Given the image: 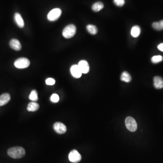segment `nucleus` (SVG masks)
I'll return each instance as SVG.
<instances>
[{
    "label": "nucleus",
    "mask_w": 163,
    "mask_h": 163,
    "mask_svg": "<svg viewBox=\"0 0 163 163\" xmlns=\"http://www.w3.org/2000/svg\"><path fill=\"white\" fill-rule=\"evenodd\" d=\"M7 154L10 157L13 159H20L25 156L26 151L21 147H14L11 148L7 151Z\"/></svg>",
    "instance_id": "obj_1"
},
{
    "label": "nucleus",
    "mask_w": 163,
    "mask_h": 163,
    "mask_svg": "<svg viewBox=\"0 0 163 163\" xmlns=\"http://www.w3.org/2000/svg\"><path fill=\"white\" fill-rule=\"evenodd\" d=\"M77 29L75 25L73 24L68 25L64 28L63 31V35L66 39L72 38L75 35Z\"/></svg>",
    "instance_id": "obj_2"
},
{
    "label": "nucleus",
    "mask_w": 163,
    "mask_h": 163,
    "mask_svg": "<svg viewBox=\"0 0 163 163\" xmlns=\"http://www.w3.org/2000/svg\"><path fill=\"white\" fill-rule=\"evenodd\" d=\"M62 14V11L60 8H55L49 12L47 15V19L49 21H57Z\"/></svg>",
    "instance_id": "obj_3"
},
{
    "label": "nucleus",
    "mask_w": 163,
    "mask_h": 163,
    "mask_svg": "<svg viewBox=\"0 0 163 163\" xmlns=\"http://www.w3.org/2000/svg\"><path fill=\"white\" fill-rule=\"evenodd\" d=\"M30 65V61L26 58H20L15 61L14 65L17 69H23L28 68Z\"/></svg>",
    "instance_id": "obj_4"
},
{
    "label": "nucleus",
    "mask_w": 163,
    "mask_h": 163,
    "mask_svg": "<svg viewBox=\"0 0 163 163\" xmlns=\"http://www.w3.org/2000/svg\"><path fill=\"white\" fill-rule=\"evenodd\" d=\"M125 124L127 129L131 132H134L137 130V123L132 117L128 116L125 119Z\"/></svg>",
    "instance_id": "obj_5"
},
{
    "label": "nucleus",
    "mask_w": 163,
    "mask_h": 163,
    "mask_svg": "<svg viewBox=\"0 0 163 163\" xmlns=\"http://www.w3.org/2000/svg\"><path fill=\"white\" fill-rule=\"evenodd\" d=\"M81 155L77 150H72L69 154V160L72 163H79L81 160Z\"/></svg>",
    "instance_id": "obj_6"
},
{
    "label": "nucleus",
    "mask_w": 163,
    "mask_h": 163,
    "mask_svg": "<svg viewBox=\"0 0 163 163\" xmlns=\"http://www.w3.org/2000/svg\"><path fill=\"white\" fill-rule=\"evenodd\" d=\"M54 129L57 133L63 134L67 131V127L61 122H56L54 125Z\"/></svg>",
    "instance_id": "obj_7"
},
{
    "label": "nucleus",
    "mask_w": 163,
    "mask_h": 163,
    "mask_svg": "<svg viewBox=\"0 0 163 163\" xmlns=\"http://www.w3.org/2000/svg\"><path fill=\"white\" fill-rule=\"evenodd\" d=\"M79 68L80 69L82 74H88L89 71L90 67L89 63L86 60H81L78 64Z\"/></svg>",
    "instance_id": "obj_8"
},
{
    "label": "nucleus",
    "mask_w": 163,
    "mask_h": 163,
    "mask_svg": "<svg viewBox=\"0 0 163 163\" xmlns=\"http://www.w3.org/2000/svg\"><path fill=\"white\" fill-rule=\"evenodd\" d=\"M70 72L73 77L77 79L80 78L82 74V73L78 65L74 64L70 68Z\"/></svg>",
    "instance_id": "obj_9"
},
{
    "label": "nucleus",
    "mask_w": 163,
    "mask_h": 163,
    "mask_svg": "<svg viewBox=\"0 0 163 163\" xmlns=\"http://www.w3.org/2000/svg\"><path fill=\"white\" fill-rule=\"evenodd\" d=\"M10 47L16 51H20L21 50L22 46L20 41L17 39H13L11 40L9 43Z\"/></svg>",
    "instance_id": "obj_10"
},
{
    "label": "nucleus",
    "mask_w": 163,
    "mask_h": 163,
    "mask_svg": "<svg viewBox=\"0 0 163 163\" xmlns=\"http://www.w3.org/2000/svg\"><path fill=\"white\" fill-rule=\"evenodd\" d=\"M14 20L17 26H19L20 28H22L24 27L25 23H24V20L20 13H15L14 15Z\"/></svg>",
    "instance_id": "obj_11"
},
{
    "label": "nucleus",
    "mask_w": 163,
    "mask_h": 163,
    "mask_svg": "<svg viewBox=\"0 0 163 163\" xmlns=\"http://www.w3.org/2000/svg\"><path fill=\"white\" fill-rule=\"evenodd\" d=\"M154 85L155 89H159L163 88V79L161 77L156 76L154 78Z\"/></svg>",
    "instance_id": "obj_12"
},
{
    "label": "nucleus",
    "mask_w": 163,
    "mask_h": 163,
    "mask_svg": "<svg viewBox=\"0 0 163 163\" xmlns=\"http://www.w3.org/2000/svg\"><path fill=\"white\" fill-rule=\"evenodd\" d=\"M11 100V96L9 94H3L0 96V106L6 104Z\"/></svg>",
    "instance_id": "obj_13"
},
{
    "label": "nucleus",
    "mask_w": 163,
    "mask_h": 163,
    "mask_svg": "<svg viewBox=\"0 0 163 163\" xmlns=\"http://www.w3.org/2000/svg\"><path fill=\"white\" fill-rule=\"evenodd\" d=\"M141 30L138 26H135L132 27L130 31L131 35L135 38L138 37L140 35Z\"/></svg>",
    "instance_id": "obj_14"
},
{
    "label": "nucleus",
    "mask_w": 163,
    "mask_h": 163,
    "mask_svg": "<svg viewBox=\"0 0 163 163\" xmlns=\"http://www.w3.org/2000/svg\"><path fill=\"white\" fill-rule=\"evenodd\" d=\"M103 7V3L101 1H98L93 4L91 8H92L93 11H95V12H98L102 10Z\"/></svg>",
    "instance_id": "obj_15"
},
{
    "label": "nucleus",
    "mask_w": 163,
    "mask_h": 163,
    "mask_svg": "<svg viewBox=\"0 0 163 163\" xmlns=\"http://www.w3.org/2000/svg\"><path fill=\"white\" fill-rule=\"evenodd\" d=\"M39 108H40V106L39 104L35 102H31L28 104L27 110L28 111L34 112L38 110Z\"/></svg>",
    "instance_id": "obj_16"
},
{
    "label": "nucleus",
    "mask_w": 163,
    "mask_h": 163,
    "mask_svg": "<svg viewBox=\"0 0 163 163\" xmlns=\"http://www.w3.org/2000/svg\"><path fill=\"white\" fill-rule=\"evenodd\" d=\"M120 79L125 83H129L131 81V76L127 72H123L120 76Z\"/></svg>",
    "instance_id": "obj_17"
},
{
    "label": "nucleus",
    "mask_w": 163,
    "mask_h": 163,
    "mask_svg": "<svg viewBox=\"0 0 163 163\" xmlns=\"http://www.w3.org/2000/svg\"><path fill=\"white\" fill-rule=\"evenodd\" d=\"M86 28L88 32L91 35H96V33H98V28L94 25H88L86 26Z\"/></svg>",
    "instance_id": "obj_18"
},
{
    "label": "nucleus",
    "mask_w": 163,
    "mask_h": 163,
    "mask_svg": "<svg viewBox=\"0 0 163 163\" xmlns=\"http://www.w3.org/2000/svg\"><path fill=\"white\" fill-rule=\"evenodd\" d=\"M152 26L155 30H163V20H161L159 22H154L152 24Z\"/></svg>",
    "instance_id": "obj_19"
},
{
    "label": "nucleus",
    "mask_w": 163,
    "mask_h": 163,
    "mask_svg": "<svg viewBox=\"0 0 163 163\" xmlns=\"http://www.w3.org/2000/svg\"><path fill=\"white\" fill-rule=\"evenodd\" d=\"M29 99L32 101H38V96L37 91L35 90H32L29 96Z\"/></svg>",
    "instance_id": "obj_20"
},
{
    "label": "nucleus",
    "mask_w": 163,
    "mask_h": 163,
    "mask_svg": "<svg viewBox=\"0 0 163 163\" xmlns=\"http://www.w3.org/2000/svg\"><path fill=\"white\" fill-rule=\"evenodd\" d=\"M163 60V57L161 55L154 56L151 58V61L153 64H158Z\"/></svg>",
    "instance_id": "obj_21"
},
{
    "label": "nucleus",
    "mask_w": 163,
    "mask_h": 163,
    "mask_svg": "<svg viewBox=\"0 0 163 163\" xmlns=\"http://www.w3.org/2000/svg\"><path fill=\"white\" fill-rule=\"evenodd\" d=\"M50 100L52 102L54 103H58L60 100L59 95L57 94H54L51 96Z\"/></svg>",
    "instance_id": "obj_22"
},
{
    "label": "nucleus",
    "mask_w": 163,
    "mask_h": 163,
    "mask_svg": "<svg viewBox=\"0 0 163 163\" xmlns=\"http://www.w3.org/2000/svg\"><path fill=\"white\" fill-rule=\"evenodd\" d=\"M113 2L118 6H123L125 3V0H113Z\"/></svg>",
    "instance_id": "obj_23"
},
{
    "label": "nucleus",
    "mask_w": 163,
    "mask_h": 163,
    "mask_svg": "<svg viewBox=\"0 0 163 163\" xmlns=\"http://www.w3.org/2000/svg\"><path fill=\"white\" fill-rule=\"evenodd\" d=\"M46 84L48 85H53L55 83V81L52 78H48L46 80Z\"/></svg>",
    "instance_id": "obj_24"
},
{
    "label": "nucleus",
    "mask_w": 163,
    "mask_h": 163,
    "mask_svg": "<svg viewBox=\"0 0 163 163\" xmlns=\"http://www.w3.org/2000/svg\"><path fill=\"white\" fill-rule=\"evenodd\" d=\"M158 48L159 50L163 52V43H161L158 46Z\"/></svg>",
    "instance_id": "obj_25"
}]
</instances>
